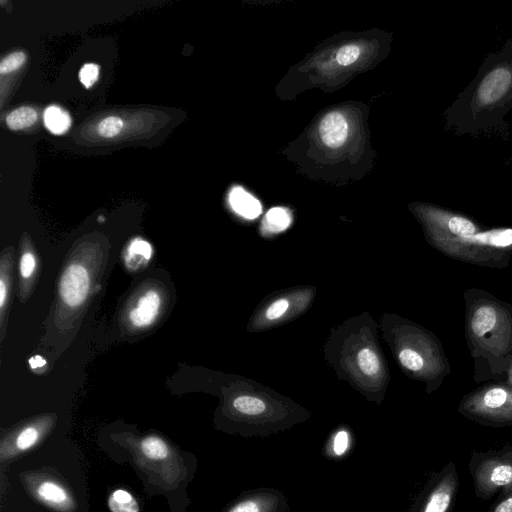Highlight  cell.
<instances>
[{"label":"cell","mask_w":512,"mask_h":512,"mask_svg":"<svg viewBox=\"0 0 512 512\" xmlns=\"http://www.w3.org/2000/svg\"><path fill=\"white\" fill-rule=\"evenodd\" d=\"M512 103V57L497 56L474 83L468 97L474 119L489 118Z\"/></svg>","instance_id":"obj_1"},{"label":"cell","mask_w":512,"mask_h":512,"mask_svg":"<svg viewBox=\"0 0 512 512\" xmlns=\"http://www.w3.org/2000/svg\"><path fill=\"white\" fill-rule=\"evenodd\" d=\"M468 469L475 495L482 500L512 490V445L506 443L486 452L472 450Z\"/></svg>","instance_id":"obj_2"},{"label":"cell","mask_w":512,"mask_h":512,"mask_svg":"<svg viewBox=\"0 0 512 512\" xmlns=\"http://www.w3.org/2000/svg\"><path fill=\"white\" fill-rule=\"evenodd\" d=\"M458 490L457 467L450 461L428 479L406 512H451Z\"/></svg>","instance_id":"obj_3"},{"label":"cell","mask_w":512,"mask_h":512,"mask_svg":"<svg viewBox=\"0 0 512 512\" xmlns=\"http://www.w3.org/2000/svg\"><path fill=\"white\" fill-rule=\"evenodd\" d=\"M222 512H289V504L280 490L258 487L242 492Z\"/></svg>","instance_id":"obj_4"},{"label":"cell","mask_w":512,"mask_h":512,"mask_svg":"<svg viewBox=\"0 0 512 512\" xmlns=\"http://www.w3.org/2000/svg\"><path fill=\"white\" fill-rule=\"evenodd\" d=\"M467 412L479 421L481 419L494 425L512 424V402L507 391L500 387L486 391L481 401L469 407Z\"/></svg>","instance_id":"obj_5"},{"label":"cell","mask_w":512,"mask_h":512,"mask_svg":"<svg viewBox=\"0 0 512 512\" xmlns=\"http://www.w3.org/2000/svg\"><path fill=\"white\" fill-rule=\"evenodd\" d=\"M27 485L35 498L53 510L72 512L76 508L67 488L51 477L30 476L27 478Z\"/></svg>","instance_id":"obj_6"},{"label":"cell","mask_w":512,"mask_h":512,"mask_svg":"<svg viewBox=\"0 0 512 512\" xmlns=\"http://www.w3.org/2000/svg\"><path fill=\"white\" fill-rule=\"evenodd\" d=\"M89 288L90 277L84 266L71 264L64 270L59 281V295L67 306H80L86 300Z\"/></svg>","instance_id":"obj_7"},{"label":"cell","mask_w":512,"mask_h":512,"mask_svg":"<svg viewBox=\"0 0 512 512\" xmlns=\"http://www.w3.org/2000/svg\"><path fill=\"white\" fill-rule=\"evenodd\" d=\"M161 303V296L156 290L146 291L130 310V323L139 329L150 326L158 317Z\"/></svg>","instance_id":"obj_8"},{"label":"cell","mask_w":512,"mask_h":512,"mask_svg":"<svg viewBox=\"0 0 512 512\" xmlns=\"http://www.w3.org/2000/svg\"><path fill=\"white\" fill-rule=\"evenodd\" d=\"M319 133L323 143L330 148H338L347 139L348 124L340 112H330L322 119Z\"/></svg>","instance_id":"obj_9"},{"label":"cell","mask_w":512,"mask_h":512,"mask_svg":"<svg viewBox=\"0 0 512 512\" xmlns=\"http://www.w3.org/2000/svg\"><path fill=\"white\" fill-rule=\"evenodd\" d=\"M353 446L350 431L347 428H340L330 435L323 446L322 454L329 460L340 461L348 457Z\"/></svg>","instance_id":"obj_10"},{"label":"cell","mask_w":512,"mask_h":512,"mask_svg":"<svg viewBox=\"0 0 512 512\" xmlns=\"http://www.w3.org/2000/svg\"><path fill=\"white\" fill-rule=\"evenodd\" d=\"M228 199L232 209L247 219L256 218L262 211L260 202L240 186L230 190Z\"/></svg>","instance_id":"obj_11"},{"label":"cell","mask_w":512,"mask_h":512,"mask_svg":"<svg viewBox=\"0 0 512 512\" xmlns=\"http://www.w3.org/2000/svg\"><path fill=\"white\" fill-rule=\"evenodd\" d=\"M152 256V245L147 240L137 237L128 244L124 253V260L129 269L136 270L145 266Z\"/></svg>","instance_id":"obj_12"},{"label":"cell","mask_w":512,"mask_h":512,"mask_svg":"<svg viewBox=\"0 0 512 512\" xmlns=\"http://www.w3.org/2000/svg\"><path fill=\"white\" fill-rule=\"evenodd\" d=\"M41 435L40 427L26 426L14 437L13 444L7 445L8 448L1 450V458H8L32 448L40 440Z\"/></svg>","instance_id":"obj_13"},{"label":"cell","mask_w":512,"mask_h":512,"mask_svg":"<svg viewBox=\"0 0 512 512\" xmlns=\"http://www.w3.org/2000/svg\"><path fill=\"white\" fill-rule=\"evenodd\" d=\"M45 127L55 135L64 134L71 126V117L59 106H48L43 115Z\"/></svg>","instance_id":"obj_14"},{"label":"cell","mask_w":512,"mask_h":512,"mask_svg":"<svg viewBox=\"0 0 512 512\" xmlns=\"http://www.w3.org/2000/svg\"><path fill=\"white\" fill-rule=\"evenodd\" d=\"M497 321V312L492 306H481L473 313L471 329L477 337L484 336L491 331Z\"/></svg>","instance_id":"obj_15"},{"label":"cell","mask_w":512,"mask_h":512,"mask_svg":"<svg viewBox=\"0 0 512 512\" xmlns=\"http://www.w3.org/2000/svg\"><path fill=\"white\" fill-rule=\"evenodd\" d=\"M141 453L149 460L161 461L170 456V447L158 436H147L140 443Z\"/></svg>","instance_id":"obj_16"},{"label":"cell","mask_w":512,"mask_h":512,"mask_svg":"<svg viewBox=\"0 0 512 512\" xmlns=\"http://www.w3.org/2000/svg\"><path fill=\"white\" fill-rule=\"evenodd\" d=\"M37 112L30 106L19 107L6 116V124L11 130H22L37 121Z\"/></svg>","instance_id":"obj_17"},{"label":"cell","mask_w":512,"mask_h":512,"mask_svg":"<svg viewBox=\"0 0 512 512\" xmlns=\"http://www.w3.org/2000/svg\"><path fill=\"white\" fill-rule=\"evenodd\" d=\"M108 507L111 512H139L136 499L123 489H117L110 494Z\"/></svg>","instance_id":"obj_18"},{"label":"cell","mask_w":512,"mask_h":512,"mask_svg":"<svg viewBox=\"0 0 512 512\" xmlns=\"http://www.w3.org/2000/svg\"><path fill=\"white\" fill-rule=\"evenodd\" d=\"M291 222V216L287 209L274 207L270 209L263 220V228L268 232H280L286 229Z\"/></svg>","instance_id":"obj_19"},{"label":"cell","mask_w":512,"mask_h":512,"mask_svg":"<svg viewBox=\"0 0 512 512\" xmlns=\"http://www.w3.org/2000/svg\"><path fill=\"white\" fill-rule=\"evenodd\" d=\"M469 239L491 246L504 247L512 244V229L493 230L473 235Z\"/></svg>","instance_id":"obj_20"},{"label":"cell","mask_w":512,"mask_h":512,"mask_svg":"<svg viewBox=\"0 0 512 512\" xmlns=\"http://www.w3.org/2000/svg\"><path fill=\"white\" fill-rule=\"evenodd\" d=\"M447 228L455 236L469 239L475 235L476 227L469 219L453 215L447 218Z\"/></svg>","instance_id":"obj_21"},{"label":"cell","mask_w":512,"mask_h":512,"mask_svg":"<svg viewBox=\"0 0 512 512\" xmlns=\"http://www.w3.org/2000/svg\"><path fill=\"white\" fill-rule=\"evenodd\" d=\"M124 122L118 116H107L97 126L98 134L103 138H112L118 135L123 129Z\"/></svg>","instance_id":"obj_22"},{"label":"cell","mask_w":512,"mask_h":512,"mask_svg":"<svg viewBox=\"0 0 512 512\" xmlns=\"http://www.w3.org/2000/svg\"><path fill=\"white\" fill-rule=\"evenodd\" d=\"M358 364L362 372L367 375H375L380 368L379 359L369 348H364L358 353Z\"/></svg>","instance_id":"obj_23"},{"label":"cell","mask_w":512,"mask_h":512,"mask_svg":"<svg viewBox=\"0 0 512 512\" xmlns=\"http://www.w3.org/2000/svg\"><path fill=\"white\" fill-rule=\"evenodd\" d=\"M26 61V54L22 51H16L5 56L0 62V73L2 75L11 73L19 69Z\"/></svg>","instance_id":"obj_24"},{"label":"cell","mask_w":512,"mask_h":512,"mask_svg":"<svg viewBox=\"0 0 512 512\" xmlns=\"http://www.w3.org/2000/svg\"><path fill=\"white\" fill-rule=\"evenodd\" d=\"M401 364L411 371H419L424 365L423 358L416 351L406 348L399 353Z\"/></svg>","instance_id":"obj_25"},{"label":"cell","mask_w":512,"mask_h":512,"mask_svg":"<svg viewBox=\"0 0 512 512\" xmlns=\"http://www.w3.org/2000/svg\"><path fill=\"white\" fill-rule=\"evenodd\" d=\"M360 55V49L355 44L342 46L336 53V60L339 64L347 66L354 63Z\"/></svg>","instance_id":"obj_26"},{"label":"cell","mask_w":512,"mask_h":512,"mask_svg":"<svg viewBox=\"0 0 512 512\" xmlns=\"http://www.w3.org/2000/svg\"><path fill=\"white\" fill-rule=\"evenodd\" d=\"M98 76L99 67L94 63L84 64L79 72L80 81L86 88H90L97 81Z\"/></svg>","instance_id":"obj_27"},{"label":"cell","mask_w":512,"mask_h":512,"mask_svg":"<svg viewBox=\"0 0 512 512\" xmlns=\"http://www.w3.org/2000/svg\"><path fill=\"white\" fill-rule=\"evenodd\" d=\"M487 512H512V490L499 493L497 500Z\"/></svg>","instance_id":"obj_28"},{"label":"cell","mask_w":512,"mask_h":512,"mask_svg":"<svg viewBox=\"0 0 512 512\" xmlns=\"http://www.w3.org/2000/svg\"><path fill=\"white\" fill-rule=\"evenodd\" d=\"M36 267L35 256L31 252H26L20 259V274L23 278H29L34 273Z\"/></svg>","instance_id":"obj_29"},{"label":"cell","mask_w":512,"mask_h":512,"mask_svg":"<svg viewBox=\"0 0 512 512\" xmlns=\"http://www.w3.org/2000/svg\"><path fill=\"white\" fill-rule=\"evenodd\" d=\"M289 303L286 299H279L273 302L266 311V317L270 320L281 317L288 309Z\"/></svg>","instance_id":"obj_30"},{"label":"cell","mask_w":512,"mask_h":512,"mask_svg":"<svg viewBox=\"0 0 512 512\" xmlns=\"http://www.w3.org/2000/svg\"><path fill=\"white\" fill-rule=\"evenodd\" d=\"M29 364H30L31 369H38V368L45 366L46 361L42 356L36 355L29 359Z\"/></svg>","instance_id":"obj_31"},{"label":"cell","mask_w":512,"mask_h":512,"mask_svg":"<svg viewBox=\"0 0 512 512\" xmlns=\"http://www.w3.org/2000/svg\"><path fill=\"white\" fill-rule=\"evenodd\" d=\"M7 297V286L3 278L0 279V308L3 309Z\"/></svg>","instance_id":"obj_32"},{"label":"cell","mask_w":512,"mask_h":512,"mask_svg":"<svg viewBox=\"0 0 512 512\" xmlns=\"http://www.w3.org/2000/svg\"><path fill=\"white\" fill-rule=\"evenodd\" d=\"M104 220H105V218H103V217H101V216L99 217V221H100V222H103Z\"/></svg>","instance_id":"obj_33"}]
</instances>
